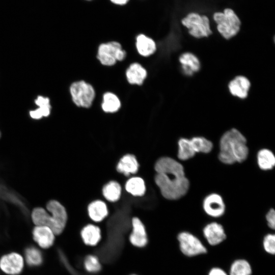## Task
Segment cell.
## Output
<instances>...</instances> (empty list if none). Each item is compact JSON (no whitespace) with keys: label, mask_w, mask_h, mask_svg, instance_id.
Wrapping results in <instances>:
<instances>
[{"label":"cell","mask_w":275,"mask_h":275,"mask_svg":"<svg viewBox=\"0 0 275 275\" xmlns=\"http://www.w3.org/2000/svg\"><path fill=\"white\" fill-rule=\"evenodd\" d=\"M126 57V52L122 49L121 44L115 41L103 43L98 47L97 59L101 64L112 66L117 61H122Z\"/></svg>","instance_id":"277c9868"},{"label":"cell","mask_w":275,"mask_h":275,"mask_svg":"<svg viewBox=\"0 0 275 275\" xmlns=\"http://www.w3.org/2000/svg\"><path fill=\"white\" fill-rule=\"evenodd\" d=\"M80 235L84 243L90 246L96 245L101 238L100 229L92 224L85 226L81 231Z\"/></svg>","instance_id":"ac0fdd59"},{"label":"cell","mask_w":275,"mask_h":275,"mask_svg":"<svg viewBox=\"0 0 275 275\" xmlns=\"http://www.w3.org/2000/svg\"><path fill=\"white\" fill-rule=\"evenodd\" d=\"M0 137H1V132H0Z\"/></svg>","instance_id":"74e56055"},{"label":"cell","mask_w":275,"mask_h":275,"mask_svg":"<svg viewBox=\"0 0 275 275\" xmlns=\"http://www.w3.org/2000/svg\"><path fill=\"white\" fill-rule=\"evenodd\" d=\"M177 157L182 161L193 158L197 154L190 139L181 138L178 141Z\"/></svg>","instance_id":"7402d4cb"},{"label":"cell","mask_w":275,"mask_h":275,"mask_svg":"<svg viewBox=\"0 0 275 275\" xmlns=\"http://www.w3.org/2000/svg\"><path fill=\"white\" fill-rule=\"evenodd\" d=\"M196 153L207 154L211 152L213 148L212 142L202 136H195L190 139Z\"/></svg>","instance_id":"4316f807"},{"label":"cell","mask_w":275,"mask_h":275,"mask_svg":"<svg viewBox=\"0 0 275 275\" xmlns=\"http://www.w3.org/2000/svg\"><path fill=\"white\" fill-rule=\"evenodd\" d=\"M102 194L107 200L110 202H116L121 196V186L117 182L111 181L103 186Z\"/></svg>","instance_id":"83f0119b"},{"label":"cell","mask_w":275,"mask_h":275,"mask_svg":"<svg viewBox=\"0 0 275 275\" xmlns=\"http://www.w3.org/2000/svg\"><path fill=\"white\" fill-rule=\"evenodd\" d=\"M268 226L273 230L275 228V211L273 208H270L265 215Z\"/></svg>","instance_id":"d6a6232c"},{"label":"cell","mask_w":275,"mask_h":275,"mask_svg":"<svg viewBox=\"0 0 275 275\" xmlns=\"http://www.w3.org/2000/svg\"><path fill=\"white\" fill-rule=\"evenodd\" d=\"M181 71L187 76L193 75L201 68V62L195 54L190 52L182 53L179 57Z\"/></svg>","instance_id":"9a60e30c"},{"label":"cell","mask_w":275,"mask_h":275,"mask_svg":"<svg viewBox=\"0 0 275 275\" xmlns=\"http://www.w3.org/2000/svg\"><path fill=\"white\" fill-rule=\"evenodd\" d=\"M88 211L91 219L95 222L102 221L108 214L106 204L100 200L91 203L88 206Z\"/></svg>","instance_id":"44dd1931"},{"label":"cell","mask_w":275,"mask_h":275,"mask_svg":"<svg viewBox=\"0 0 275 275\" xmlns=\"http://www.w3.org/2000/svg\"><path fill=\"white\" fill-rule=\"evenodd\" d=\"M52 218L51 229L55 235H59L64 230L67 222V214L65 207L58 201L51 200L46 205Z\"/></svg>","instance_id":"ba28073f"},{"label":"cell","mask_w":275,"mask_h":275,"mask_svg":"<svg viewBox=\"0 0 275 275\" xmlns=\"http://www.w3.org/2000/svg\"><path fill=\"white\" fill-rule=\"evenodd\" d=\"M202 208L208 216L218 218L224 214L226 207L222 196L218 193H212L204 198Z\"/></svg>","instance_id":"9c48e42d"},{"label":"cell","mask_w":275,"mask_h":275,"mask_svg":"<svg viewBox=\"0 0 275 275\" xmlns=\"http://www.w3.org/2000/svg\"><path fill=\"white\" fill-rule=\"evenodd\" d=\"M132 232L129 239L134 246L143 248L148 243V237L145 227L142 221L136 217L132 219Z\"/></svg>","instance_id":"8fae6325"},{"label":"cell","mask_w":275,"mask_h":275,"mask_svg":"<svg viewBox=\"0 0 275 275\" xmlns=\"http://www.w3.org/2000/svg\"><path fill=\"white\" fill-rule=\"evenodd\" d=\"M154 180L161 194L169 200H177L188 193L190 182L183 165L171 157H162L156 162Z\"/></svg>","instance_id":"6da1fadb"},{"label":"cell","mask_w":275,"mask_h":275,"mask_svg":"<svg viewBox=\"0 0 275 275\" xmlns=\"http://www.w3.org/2000/svg\"><path fill=\"white\" fill-rule=\"evenodd\" d=\"M33 223L36 226H47L50 229L52 227V218L47 211L41 207L34 208L31 214Z\"/></svg>","instance_id":"d4e9b609"},{"label":"cell","mask_w":275,"mask_h":275,"mask_svg":"<svg viewBox=\"0 0 275 275\" xmlns=\"http://www.w3.org/2000/svg\"><path fill=\"white\" fill-rule=\"evenodd\" d=\"M208 275H227V274L223 269L214 267L210 270Z\"/></svg>","instance_id":"836d02e7"},{"label":"cell","mask_w":275,"mask_h":275,"mask_svg":"<svg viewBox=\"0 0 275 275\" xmlns=\"http://www.w3.org/2000/svg\"><path fill=\"white\" fill-rule=\"evenodd\" d=\"M125 189L134 196H142L144 195L146 190L145 182L141 177L131 178L126 182Z\"/></svg>","instance_id":"484cf974"},{"label":"cell","mask_w":275,"mask_h":275,"mask_svg":"<svg viewBox=\"0 0 275 275\" xmlns=\"http://www.w3.org/2000/svg\"><path fill=\"white\" fill-rule=\"evenodd\" d=\"M24 267V259L15 252L3 256L0 259V269L9 275H17L21 272Z\"/></svg>","instance_id":"30bf717a"},{"label":"cell","mask_w":275,"mask_h":275,"mask_svg":"<svg viewBox=\"0 0 275 275\" xmlns=\"http://www.w3.org/2000/svg\"><path fill=\"white\" fill-rule=\"evenodd\" d=\"M114 5L118 6H124L127 4L129 0H109Z\"/></svg>","instance_id":"e575fe53"},{"label":"cell","mask_w":275,"mask_h":275,"mask_svg":"<svg viewBox=\"0 0 275 275\" xmlns=\"http://www.w3.org/2000/svg\"><path fill=\"white\" fill-rule=\"evenodd\" d=\"M178 240L181 252L187 256H195L207 252L200 240L189 232L180 233L178 235Z\"/></svg>","instance_id":"52a82bcc"},{"label":"cell","mask_w":275,"mask_h":275,"mask_svg":"<svg viewBox=\"0 0 275 275\" xmlns=\"http://www.w3.org/2000/svg\"><path fill=\"white\" fill-rule=\"evenodd\" d=\"M263 246L266 252L270 254H274L275 236L273 234H268L264 237Z\"/></svg>","instance_id":"1f68e13d"},{"label":"cell","mask_w":275,"mask_h":275,"mask_svg":"<svg viewBox=\"0 0 275 275\" xmlns=\"http://www.w3.org/2000/svg\"><path fill=\"white\" fill-rule=\"evenodd\" d=\"M139 168V163L135 156L132 154H126L123 156L119 161L117 166V170L125 176L130 174H135Z\"/></svg>","instance_id":"ffe728a7"},{"label":"cell","mask_w":275,"mask_h":275,"mask_svg":"<svg viewBox=\"0 0 275 275\" xmlns=\"http://www.w3.org/2000/svg\"><path fill=\"white\" fill-rule=\"evenodd\" d=\"M101 106L105 113H114L120 109L121 103L120 99L115 94L107 92L103 95Z\"/></svg>","instance_id":"603a6c76"},{"label":"cell","mask_w":275,"mask_h":275,"mask_svg":"<svg viewBox=\"0 0 275 275\" xmlns=\"http://www.w3.org/2000/svg\"><path fill=\"white\" fill-rule=\"evenodd\" d=\"M35 101L38 108L30 112L31 118L39 119L43 117H47L50 114L51 109L49 99L47 97L39 96Z\"/></svg>","instance_id":"cb8c5ba5"},{"label":"cell","mask_w":275,"mask_h":275,"mask_svg":"<svg viewBox=\"0 0 275 275\" xmlns=\"http://www.w3.org/2000/svg\"><path fill=\"white\" fill-rule=\"evenodd\" d=\"M132 275H136V274H132Z\"/></svg>","instance_id":"8d00e7d4"},{"label":"cell","mask_w":275,"mask_h":275,"mask_svg":"<svg viewBox=\"0 0 275 275\" xmlns=\"http://www.w3.org/2000/svg\"><path fill=\"white\" fill-rule=\"evenodd\" d=\"M251 266L245 260H236L231 266L230 275H251Z\"/></svg>","instance_id":"f1b7e54d"},{"label":"cell","mask_w":275,"mask_h":275,"mask_svg":"<svg viewBox=\"0 0 275 275\" xmlns=\"http://www.w3.org/2000/svg\"><path fill=\"white\" fill-rule=\"evenodd\" d=\"M25 260L28 265L36 266L40 265L43 260L40 251L36 248L30 247L25 252Z\"/></svg>","instance_id":"f546056e"},{"label":"cell","mask_w":275,"mask_h":275,"mask_svg":"<svg viewBox=\"0 0 275 275\" xmlns=\"http://www.w3.org/2000/svg\"><path fill=\"white\" fill-rule=\"evenodd\" d=\"M55 234L52 230L47 226H35L33 230L34 241L42 249L51 247L55 240Z\"/></svg>","instance_id":"4fadbf2b"},{"label":"cell","mask_w":275,"mask_h":275,"mask_svg":"<svg viewBox=\"0 0 275 275\" xmlns=\"http://www.w3.org/2000/svg\"><path fill=\"white\" fill-rule=\"evenodd\" d=\"M249 154L247 140L237 129L224 132L219 142L218 160L223 164L232 165L245 161Z\"/></svg>","instance_id":"7a4b0ae2"},{"label":"cell","mask_w":275,"mask_h":275,"mask_svg":"<svg viewBox=\"0 0 275 275\" xmlns=\"http://www.w3.org/2000/svg\"><path fill=\"white\" fill-rule=\"evenodd\" d=\"M213 19L217 24L218 32L226 39L234 37L240 30V20L230 8L225 9L223 12L214 13Z\"/></svg>","instance_id":"3957f363"},{"label":"cell","mask_w":275,"mask_h":275,"mask_svg":"<svg viewBox=\"0 0 275 275\" xmlns=\"http://www.w3.org/2000/svg\"><path fill=\"white\" fill-rule=\"evenodd\" d=\"M85 269L91 273H96L101 269V265L99 259L95 255L87 256L84 261Z\"/></svg>","instance_id":"4dcf8cb0"},{"label":"cell","mask_w":275,"mask_h":275,"mask_svg":"<svg viewBox=\"0 0 275 275\" xmlns=\"http://www.w3.org/2000/svg\"><path fill=\"white\" fill-rule=\"evenodd\" d=\"M257 163L262 171L272 170L275 166V156L273 152L268 148H262L257 153Z\"/></svg>","instance_id":"d6986e66"},{"label":"cell","mask_w":275,"mask_h":275,"mask_svg":"<svg viewBox=\"0 0 275 275\" xmlns=\"http://www.w3.org/2000/svg\"><path fill=\"white\" fill-rule=\"evenodd\" d=\"M125 74L130 84L141 86L147 77V72L142 65L139 63H133L127 68Z\"/></svg>","instance_id":"2e32d148"},{"label":"cell","mask_w":275,"mask_h":275,"mask_svg":"<svg viewBox=\"0 0 275 275\" xmlns=\"http://www.w3.org/2000/svg\"><path fill=\"white\" fill-rule=\"evenodd\" d=\"M135 46L138 53L144 57L153 54L157 49L154 40L144 34H139L135 39Z\"/></svg>","instance_id":"e0dca14e"},{"label":"cell","mask_w":275,"mask_h":275,"mask_svg":"<svg viewBox=\"0 0 275 275\" xmlns=\"http://www.w3.org/2000/svg\"><path fill=\"white\" fill-rule=\"evenodd\" d=\"M251 85L246 77L238 75L229 82L228 87L232 95L242 99L248 97Z\"/></svg>","instance_id":"7c38bea8"},{"label":"cell","mask_w":275,"mask_h":275,"mask_svg":"<svg viewBox=\"0 0 275 275\" xmlns=\"http://www.w3.org/2000/svg\"><path fill=\"white\" fill-rule=\"evenodd\" d=\"M181 23L196 38L207 37L212 33L209 18L206 15L190 13L182 19Z\"/></svg>","instance_id":"5b68a950"},{"label":"cell","mask_w":275,"mask_h":275,"mask_svg":"<svg viewBox=\"0 0 275 275\" xmlns=\"http://www.w3.org/2000/svg\"><path fill=\"white\" fill-rule=\"evenodd\" d=\"M70 92L74 103L83 108L91 107L96 96L93 87L82 80L73 82L70 87Z\"/></svg>","instance_id":"8992f818"},{"label":"cell","mask_w":275,"mask_h":275,"mask_svg":"<svg viewBox=\"0 0 275 275\" xmlns=\"http://www.w3.org/2000/svg\"><path fill=\"white\" fill-rule=\"evenodd\" d=\"M86 1H93V0H85Z\"/></svg>","instance_id":"d590c367"},{"label":"cell","mask_w":275,"mask_h":275,"mask_svg":"<svg viewBox=\"0 0 275 275\" xmlns=\"http://www.w3.org/2000/svg\"><path fill=\"white\" fill-rule=\"evenodd\" d=\"M203 232L208 242L212 245L220 243L226 238L223 226L216 222H211L206 225Z\"/></svg>","instance_id":"5bb4252c"}]
</instances>
